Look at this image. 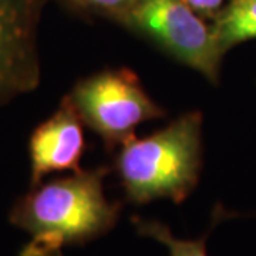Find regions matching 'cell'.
<instances>
[{
    "mask_svg": "<svg viewBox=\"0 0 256 256\" xmlns=\"http://www.w3.org/2000/svg\"><path fill=\"white\" fill-rule=\"evenodd\" d=\"M44 4L46 0H0V107L40 84L37 33Z\"/></svg>",
    "mask_w": 256,
    "mask_h": 256,
    "instance_id": "cell-5",
    "label": "cell"
},
{
    "mask_svg": "<svg viewBox=\"0 0 256 256\" xmlns=\"http://www.w3.org/2000/svg\"><path fill=\"white\" fill-rule=\"evenodd\" d=\"M212 18V34L222 56L236 44L256 38V0H232Z\"/></svg>",
    "mask_w": 256,
    "mask_h": 256,
    "instance_id": "cell-7",
    "label": "cell"
},
{
    "mask_svg": "<svg viewBox=\"0 0 256 256\" xmlns=\"http://www.w3.org/2000/svg\"><path fill=\"white\" fill-rule=\"evenodd\" d=\"M107 168L30 186L14 202L9 220L28 234L20 256H63V248L92 242L116 226L121 205L104 194Z\"/></svg>",
    "mask_w": 256,
    "mask_h": 256,
    "instance_id": "cell-1",
    "label": "cell"
},
{
    "mask_svg": "<svg viewBox=\"0 0 256 256\" xmlns=\"http://www.w3.org/2000/svg\"><path fill=\"white\" fill-rule=\"evenodd\" d=\"M154 42L166 54L218 82L222 57L210 24L186 0H138L121 23Z\"/></svg>",
    "mask_w": 256,
    "mask_h": 256,
    "instance_id": "cell-4",
    "label": "cell"
},
{
    "mask_svg": "<svg viewBox=\"0 0 256 256\" xmlns=\"http://www.w3.org/2000/svg\"><path fill=\"white\" fill-rule=\"evenodd\" d=\"M84 126L98 134L110 150L121 146L136 128L165 116L130 68H111L82 78L66 96Z\"/></svg>",
    "mask_w": 256,
    "mask_h": 256,
    "instance_id": "cell-3",
    "label": "cell"
},
{
    "mask_svg": "<svg viewBox=\"0 0 256 256\" xmlns=\"http://www.w3.org/2000/svg\"><path fill=\"white\" fill-rule=\"evenodd\" d=\"M84 122L64 96L58 108L40 122L28 138L30 186L43 182L47 175L82 171Z\"/></svg>",
    "mask_w": 256,
    "mask_h": 256,
    "instance_id": "cell-6",
    "label": "cell"
},
{
    "mask_svg": "<svg viewBox=\"0 0 256 256\" xmlns=\"http://www.w3.org/2000/svg\"><path fill=\"white\" fill-rule=\"evenodd\" d=\"M186 3L202 18H214L222 9L224 0H186Z\"/></svg>",
    "mask_w": 256,
    "mask_h": 256,
    "instance_id": "cell-10",
    "label": "cell"
},
{
    "mask_svg": "<svg viewBox=\"0 0 256 256\" xmlns=\"http://www.w3.org/2000/svg\"><path fill=\"white\" fill-rule=\"evenodd\" d=\"M131 222L140 235L156 239V242L162 244L168 249L170 256H208L206 238L210 229L200 239H180L174 236L171 229L160 220L131 216Z\"/></svg>",
    "mask_w": 256,
    "mask_h": 256,
    "instance_id": "cell-8",
    "label": "cell"
},
{
    "mask_svg": "<svg viewBox=\"0 0 256 256\" xmlns=\"http://www.w3.org/2000/svg\"><path fill=\"white\" fill-rule=\"evenodd\" d=\"M202 114L190 111L144 138L126 141L116 170L131 204L170 200L182 204L200 181L202 168Z\"/></svg>",
    "mask_w": 256,
    "mask_h": 256,
    "instance_id": "cell-2",
    "label": "cell"
},
{
    "mask_svg": "<svg viewBox=\"0 0 256 256\" xmlns=\"http://www.w3.org/2000/svg\"><path fill=\"white\" fill-rule=\"evenodd\" d=\"M70 10L122 23L138 0H62Z\"/></svg>",
    "mask_w": 256,
    "mask_h": 256,
    "instance_id": "cell-9",
    "label": "cell"
}]
</instances>
